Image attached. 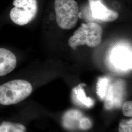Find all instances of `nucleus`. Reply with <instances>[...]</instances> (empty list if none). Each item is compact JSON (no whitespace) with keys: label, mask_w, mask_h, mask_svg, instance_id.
<instances>
[{"label":"nucleus","mask_w":132,"mask_h":132,"mask_svg":"<svg viewBox=\"0 0 132 132\" xmlns=\"http://www.w3.org/2000/svg\"><path fill=\"white\" fill-rule=\"evenodd\" d=\"M122 112L124 116L129 117H132V101H128L123 103L122 106Z\"/></svg>","instance_id":"4468645a"},{"label":"nucleus","mask_w":132,"mask_h":132,"mask_svg":"<svg viewBox=\"0 0 132 132\" xmlns=\"http://www.w3.org/2000/svg\"><path fill=\"white\" fill-rule=\"evenodd\" d=\"M112 59L113 64L121 70H125L126 68H129L126 64L130 67L131 66V56L122 48H117L116 52L113 53Z\"/></svg>","instance_id":"6e6552de"},{"label":"nucleus","mask_w":132,"mask_h":132,"mask_svg":"<svg viewBox=\"0 0 132 132\" xmlns=\"http://www.w3.org/2000/svg\"><path fill=\"white\" fill-rule=\"evenodd\" d=\"M119 132H132V119H123L119 124Z\"/></svg>","instance_id":"ddd939ff"},{"label":"nucleus","mask_w":132,"mask_h":132,"mask_svg":"<svg viewBox=\"0 0 132 132\" xmlns=\"http://www.w3.org/2000/svg\"><path fill=\"white\" fill-rule=\"evenodd\" d=\"M26 128L20 123L4 121L0 125V132H26Z\"/></svg>","instance_id":"9d476101"},{"label":"nucleus","mask_w":132,"mask_h":132,"mask_svg":"<svg viewBox=\"0 0 132 132\" xmlns=\"http://www.w3.org/2000/svg\"><path fill=\"white\" fill-rule=\"evenodd\" d=\"M14 7L10 10V16L16 24L24 26L30 23L38 11L37 0H14Z\"/></svg>","instance_id":"20e7f679"},{"label":"nucleus","mask_w":132,"mask_h":132,"mask_svg":"<svg viewBox=\"0 0 132 132\" xmlns=\"http://www.w3.org/2000/svg\"><path fill=\"white\" fill-rule=\"evenodd\" d=\"M17 65V59L10 50L0 48V76H5L13 71Z\"/></svg>","instance_id":"0eeeda50"},{"label":"nucleus","mask_w":132,"mask_h":132,"mask_svg":"<svg viewBox=\"0 0 132 132\" xmlns=\"http://www.w3.org/2000/svg\"><path fill=\"white\" fill-rule=\"evenodd\" d=\"M75 92L76 94L77 99L88 107H90L94 104V101L89 97L86 96L84 90L82 88V85L80 84L77 88L75 89Z\"/></svg>","instance_id":"9b49d317"},{"label":"nucleus","mask_w":132,"mask_h":132,"mask_svg":"<svg viewBox=\"0 0 132 132\" xmlns=\"http://www.w3.org/2000/svg\"><path fill=\"white\" fill-rule=\"evenodd\" d=\"M33 88L26 80H11L0 85V104L9 106L18 103L28 97Z\"/></svg>","instance_id":"f257e3e1"},{"label":"nucleus","mask_w":132,"mask_h":132,"mask_svg":"<svg viewBox=\"0 0 132 132\" xmlns=\"http://www.w3.org/2000/svg\"><path fill=\"white\" fill-rule=\"evenodd\" d=\"M88 1L92 16L94 19L104 22H112L118 18V13L104 5L102 0H88Z\"/></svg>","instance_id":"39448f33"},{"label":"nucleus","mask_w":132,"mask_h":132,"mask_svg":"<svg viewBox=\"0 0 132 132\" xmlns=\"http://www.w3.org/2000/svg\"><path fill=\"white\" fill-rule=\"evenodd\" d=\"M92 126V123L90 118L82 117L79 122V127L83 130L89 129Z\"/></svg>","instance_id":"2eb2a0df"},{"label":"nucleus","mask_w":132,"mask_h":132,"mask_svg":"<svg viewBox=\"0 0 132 132\" xmlns=\"http://www.w3.org/2000/svg\"><path fill=\"white\" fill-rule=\"evenodd\" d=\"M124 88L122 82L117 81L110 85L105 98V107L107 110H111L114 107H119L123 101Z\"/></svg>","instance_id":"423d86ee"},{"label":"nucleus","mask_w":132,"mask_h":132,"mask_svg":"<svg viewBox=\"0 0 132 132\" xmlns=\"http://www.w3.org/2000/svg\"><path fill=\"white\" fill-rule=\"evenodd\" d=\"M102 34L103 29L99 24L93 22L82 24L69 38L68 44L74 50L78 46L84 45L97 47L101 42Z\"/></svg>","instance_id":"f03ea898"},{"label":"nucleus","mask_w":132,"mask_h":132,"mask_svg":"<svg viewBox=\"0 0 132 132\" xmlns=\"http://www.w3.org/2000/svg\"><path fill=\"white\" fill-rule=\"evenodd\" d=\"M108 80L106 78L99 79L97 84V94L101 99L105 98L108 89Z\"/></svg>","instance_id":"f8f14e48"},{"label":"nucleus","mask_w":132,"mask_h":132,"mask_svg":"<svg viewBox=\"0 0 132 132\" xmlns=\"http://www.w3.org/2000/svg\"><path fill=\"white\" fill-rule=\"evenodd\" d=\"M54 10L60 28L71 29L75 27L79 18V6L75 0H55Z\"/></svg>","instance_id":"7ed1b4c3"},{"label":"nucleus","mask_w":132,"mask_h":132,"mask_svg":"<svg viewBox=\"0 0 132 132\" xmlns=\"http://www.w3.org/2000/svg\"><path fill=\"white\" fill-rule=\"evenodd\" d=\"M82 114L77 110H71L68 112L63 117V123L67 127L74 128L78 124L82 118Z\"/></svg>","instance_id":"1a4fd4ad"}]
</instances>
